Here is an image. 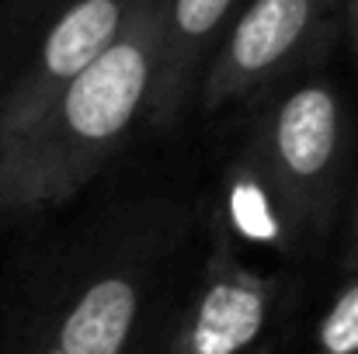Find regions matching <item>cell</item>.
Listing matches in <instances>:
<instances>
[{
    "mask_svg": "<svg viewBox=\"0 0 358 354\" xmlns=\"http://www.w3.org/2000/svg\"><path fill=\"white\" fill-rule=\"evenodd\" d=\"M188 212L129 205L59 246L24 299L7 354H139L171 330Z\"/></svg>",
    "mask_w": 358,
    "mask_h": 354,
    "instance_id": "6da1fadb",
    "label": "cell"
},
{
    "mask_svg": "<svg viewBox=\"0 0 358 354\" xmlns=\"http://www.w3.org/2000/svg\"><path fill=\"white\" fill-rule=\"evenodd\" d=\"M136 0H66L21 73L0 87V142L28 128L125 28Z\"/></svg>",
    "mask_w": 358,
    "mask_h": 354,
    "instance_id": "8992f818",
    "label": "cell"
},
{
    "mask_svg": "<svg viewBox=\"0 0 358 354\" xmlns=\"http://www.w3.org/2000/svg\"><path fill=\"white\" fill-rule=\"evenodd\" d=\"M341 267H345L348 274H352V271H358V188H355V202H352V216H348V233H345Z\"/></svg>",
    "mask_w": 358,
    "mask_h": 354,
    "instance_id": "9c48e42d",
    "label": "cell"
},
{
    "mask_svg": "<svg viewBox=\"0 0 358 354\" xmlns=\"http://www.w3.org/2000/svg\"><path fill=\"white\" fill-rule=\"evenodd\" d=\"M327 14L331 0H250L199 77V105L220 112L275 91L320 49Z\"/></svg>",
    "mask_w": 358,
    "mask_h": 354,
    "instance_id": "277c9868",
    "label": "cell"
},
{
    "mask_svg": "<svg viewBox=\"0 0 358 354\" xmlns=\"http://www.w3.org/2000/svg\"><path fill=\"white\" fill-rule=\"evenodd\" d=\"M164 0H136L119 38L28 128L0 142V219L70 202L146 118Z\"/></svg>",
    "mask_w": 358,
    "mask_h": 354,
    "instance_id": "7a4b0ae2",
    "label": "cell"
},
{
    "mask_svg": "<svg viewBox=\"0 0 358 354\" xmlns=\"http://www.w3.org/2000/svg\"><path fill=\"white\" fill-rule=\"evenodd\" d=\"M348 28H352V42L358 52V0H348Z\"/></svg>",
    "mask_w": 358,
    "mask_h": 354,
    "instance_id": "30bf717a",
    "label": "cell"
},
{
    "mask_svg": "<svg viewBox=\"0 0 358 354\" xmlns=\"http://www.w3.org/2000/svg\"><path fill=\"white\" fill-rule=\"evenodd\" d=\"M306 354H358V271L324 309Z\"/></svg>",
    "mask_w": 358,
    "mask_h": 354,
    "instance_id": "ba28073f",
    "label": "cell"
},
{
    "mask_svg": "<svg viewBox=\"0 0 358 354\" xmlns=\"http://www.w3.org/2000/svg\"><path fill=\"white\" fill-rule=\"evenodd\" d=\"M167 334H171V330H167ZM167 334H164V337H157L150 348H143L139 354H167Z\"/></svg>",
    "mask_w": 358,
    "mask_h": 354,
    "instance_id": "8fae6325",
    "label": "cell"
},
{
    "mask_svg": "<svg viewBox=\"0 0 358 354\" xmlns=\"http://www.w3.org/2000/svg\"><path fill=\"white\" fill-rule=\"evenodd\" d=\"M278 306V281L237 253V236L220 226L199 274L181 288L167 354H247L268 330Z\"/></svg>",
    "mask_w": 358,
    "mask_h": 354,
    "instance_id": "5b68a950",
    "label": "cell"
},
{
    "mask_svg": "<svg viewBox=\"0 0 358 354\" xmlns=\"http://www.w3.org/2000/svg\"><path fill=\"white\" fill-rule=\"evenodd\" d=\"M348 146V108L334 84L303 80L275 94L234 167L227 233L285 250L324 239L341 205Z\"/></svg>",
    "mask_w": 358,
    "mask_h": 354,
    "instance_id": "3957f363",
    "label": "cell"
},
{
    "mask_svg": "<svg viewBox=\"0 0 358 354\" xmlns=\"http://www.w3.org/2000/svg\"><path fill=\"white\" fill-rule=\"evenodd\" d=\"M234 7L237 0H164L157 77L146 108V121L153 128L174 125V118L185 112L213 49L234 17Z\"/></svg>",
    "mask_w": 358,
    "mask_h": 354,
    "instance_id": "52a82bcc",
    "label": "cell"
}]
</instances>
